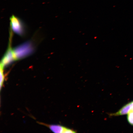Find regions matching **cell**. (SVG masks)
I'll use <instances>...</instances> for the list:
<instances>
[{
  "instance_id": "1",
  "label": "cell",
  "mask_w": 133,
  "mask_h": 133,
  "mask_svg": "<svg viewBox=\"0 0 133 133\" xmlns=\"http://www.w3.org/2000/svg\"><path fill=\"white\" fill-rule=\"evenodd\" d=\"M33 47L30 42H27L16 48L12 50L16 60L25 57L32 54Z\"/></svg>"
},
{
  "instance_id": "2",
  "label": "cell",
  "mask_w": 133,
  "mask_h": 133,
  "mask_svg": "<svg viewBox=\"0 0 133 133\" xmlns=\"http://www.w3.org/2000/svg\"><path fill=\"white\" fill-rule=\"evenodd\" d=\"M10 24L13 31L19 35H24L25 29L24 25L21 20L14 16L10 18Z\"/></svg>"
},
{
  "instance_id": "3",
  "label": "cell",
  "mask_w": 133,
  "mask_h": 133,
  "mask_svg": "<svg viewBox=\"0 0 133 133\" xmlns=\"http://www.w3.org/2000/svg\"><path fill=\"white\" fill-rule=\"evenodd\" d=\"M16 60L12 50L9 49L5 54L1 61V68L4 69Z\"/></svg>"
},
{
  "instance_id": "4",
  "label": "cell",
  "mask_w": 133,
  "mask_h": 133,
  "mask_svg": "<svg viewBox=\"0 0 133 133\" xmlns=\"http://www.w3.org/2000/svg\"><path fill=\"white\" fill-rule=\"evenodd\" d=\"M133 106V101L129 103L123 107L117 112L110 114L111 116H122L128 114L132 110Z\"/></svg>"
},
{
  "instance_id": "5",
  "label": "cell",
  "mask_w": 133,
  "mask_h": 133,
  "mask_svg": "<svg viewBox=\"0 0 133 133\" xmlns=\"http://www.w3.org/2000/svg\"><path fill=\"white\" fill-rule=\"evenodd\" d=\"M48 127L54 133H64L66 128L59 125H47Z\"/></svg>"
},
{
  "instance_id": "6",
  "label": "cell",
  "mask_w": 133,
  "mask_h": 133,
  "mask_svg": "<svg viewBox=\"0 0 133 133\" xmlns=\"http://www.w3.org/2000/svg\"><path fill=\"white\" fill-rule=\"evenodd\" d=\"M127 119L129 123L133 126V111H131L128 114Z\"/></svg>"
},
{
  "instance_id": "7",
  "label": "cell",
  "mask_w": 133,
  "mask_h": 133,
  "mask_svg": "<svg viewBox=\"0 0 133 133\" xmlns=\"http://www.w3.org/2000/svg\"><path fill=\"white\" fill-rule=\"evenodd\" d=\"M3 69L1 68V89L2 87L3 83L4 81V73H3Z\"/></svg>"
},
{
  "instance_id": "8",
  "label": "cell",
  "mask_w": 133,
  "mask_h": 133,
  "mask_svg": "<svg viewBox=\"0 0 133 133\" xmlns=\"http://www.w3.org/2000/svg\"><path fill=\"white\" fill-rule=\"evenodd\" d=\"M76 132H75L74 130L72 129L66 128L65 130L64 131V133H75Z\"/></svg>"
},
{
  "instance_id": "9",
  "label": "cell",
  "mask_w": 133,
  "mask_h": 133,
  "mask_svg": "<svg viewBox=\"0 0 133 133\" xmlns=\"http://www.w3.org/2000/svg\"><path fill=\"white\" fill-rule=\"evenodd\" d=\"M131 111H133V106L132 107V110H131Z\"/></svg>"
}]
</instances>
